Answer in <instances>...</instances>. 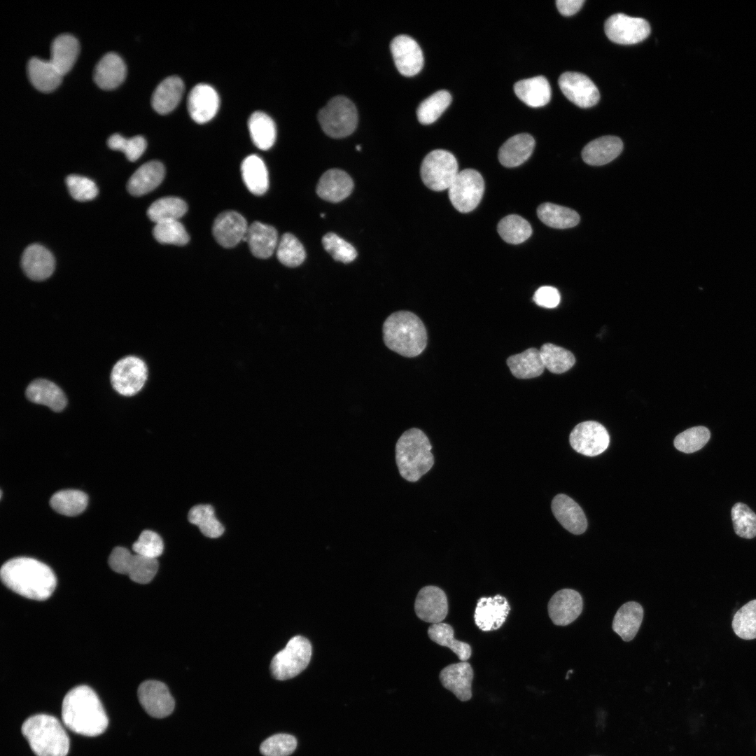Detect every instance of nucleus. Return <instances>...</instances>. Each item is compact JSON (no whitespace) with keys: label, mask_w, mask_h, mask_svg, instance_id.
<instances>
[{"label":"nucleus","mask_w":756,"mask_h":756,"mask_svg":"<svg viewBox=\"0 0 756 756\" xmlns=\"http://www.w3.org/2000/svg\"><path fill=\"white\" fill-rule=\"evenodd\" d=\"M24 272L31 279L42 281L48 278L55 269L52 254L44 246L34 244L28 246L22 255Z\"/></svg>","instance_id":"25"},{"label":"nucleus","mask_w":756,"mask_h":756,"mask_svg":"<svg viewBox=\"0 0 756 756\" xmlns=\"http://www.w3.org/2000/svg\"><path fill=\"white\" fill-rule=\"evenodd\" d=\"M27 398L36 404L43 405L54 412H61L66 405V396L55 383L45 379L32 381L25 391Z\"/></svg>","instance_id":"29"},{"label":"nucleus","mask_w":756,"mask_h":756,"mask_svg":"<svg viewBox=\"0 0 756 756\" xmlns=\"http://www.w3.org/2000/svg\"><path fill=\"white\" fill-rule=\"evenodd\" d=\"M184 90L182 80L175 76L163 80L153 92L151 104L154 110L164 115L172 111L178 104Z\"/></svg>","instance_id":"33"},{"label":"nucleus","mask_w":756,"mask_h":756,"mask_svg":"<svg viewBox=\"0 0 756 756\" xmlns=\"http://www.w3.org/2000/svg\"><path fill=\"white\" fill-rule=\"evenodd\" d=\"M535 140L529 134H516L508 139L500 148L498 160L506 167L519 166L531 155Z\"/></svg>","instance_id":"31"},{"label":"nucleus","mask_w":756,"mask_h":756,"mask_svg":"<svg viewBox=\"0 0 756 756\" xmlns=\"http://www.w3.org/2000/svg\"><path fill=\"white\" fill-rule=\"evenodd\" d=\"M552 511L557 521L569 532L579 535L587 527V522L582 509L569 496L560 493L552 501Z\"/></svg>","instance_id":"23"},{"label":"nucleus","mask_w":756,"mask_h":756,"mask_svg":"<svg viewBox=\"0 0 756 756\" xmlns=\"http://www.w3.org/2000/svg\"><path fill=\"white\" fill-rule=\"evenodd\" d=\"M126 72L122 59L115 52H108L96 65L94 80L103 90H113L124 81Z\"/></svg>","instance_id":"30"},{"label":"nucleus","mask_w":756,"mask_h":756,"mask_svg":"<svg viewBox=\"0 0 756 756\" xmlns=\"http://www.w3.org/2000/svg\"><path fill=\"white\" fill-rule=\"evenodd\" d=\"M497 230L507 243L519 244L528 239L532 234L530 223L520 216L512 214L502 218Z\"/></svg>","instance_id":"46"},{"label":"nucleus","mask_w":756,"mask_h":756,"mask_svg":"<svg viewBox=\"0 0 756 756\" xmlns=\"http://www.w3.org/2000/svg\"><path fill=\"white\" fill-rule=\"evenodd\" d=\"M155 239L161 244L183 246L190 239L184 226L178 220L155 223L153 230Z\"/></svg>","instance_id":"52"},{"label":"nucleus","mask_w":756,"mask_h":756,"mask_svg":"<svg viewBox=\"0 0 756 756\" xmlns=\"http://www.w3.org/2000/svg\"><path fill=\"white\" fill-rule=\"evenodd\" d=\"M107 144L112 150L123 152L131 162L138 160L146 148L145 139L139 135L127 139L114 134L108 138Z\"/></svg>","instance_id":"54"},{"label":"nucleus","mask_w":756,"mask_h":756,"mask_svg":"<svg viewBox=\"0 0 756 756\" xmlns=\"http://www.w3.org/2000/svg\"><path fill=\"white\" fill-rule=\"evenodd\" d=\"M484 190V181L476 170L466 169L458 173L448 188L449 198L454 207L461 213L475 209Z\"/></svg>","instance_id":"9"},{"label":"nucleus","mask_w":756,"mask_h":756,"mask_svg":"<svg viewBox=\"0 0 756 756\" xmlns=\"http://www.w3.org/2000/svg\"><path fill=\"white\" fill-rule=\"evenodd\" d=\"M539 351L545 368L552 373H564L575 363V356L570 351L551 343L544 344Z\"/></svg>","instance_id":"45"},{"label":"nucleus","mask_w":756,"mask_h":756,"mask_svg":"<svg viewBox=\"0 0 756 756\" xmlns=\"http://www.w3.org/2000/svg\"><path fill=\"white\" fill-rule=\"evenodd\" d=\"M710 438V430L705 426H694L678 434L674 439L675 447L684 453L695 452L703 448Z\"/></svg>","instance_id":"51"},{"label":"nucleus","mask_w":756,"mask_h":756,"mask_svg":"<svg viewBox=\"0 0 756 756\" xmlns=\"http://www.w3.org/2000/svg\"><path fill=\"white\" fill-rule=\"evenodd\" d=\"M353 188L354 182L346 172L339 169H331L319 178L316 193L326 201L339 202L349 196Z\"/></svg>","instance_id":"24"},{"label":"nucleus","mask_w":756,"mask_h":756,"mask_svg":"<svg viewBox=\"0 0 756 756\" xmlns=\"http://www.w3.org/2000/svg\"><path fill=\"white\" fill-rule=\"evenodd\" d=\"M276 256L283 265L295 267L304 262L306 253L303 245L293 234L285 233L279 241Z\"/></svg>","instance_id":"48"},{"label":"nucleus","mask_w":756,"mask_h":756,"mask_svg":"<svg viewBox=\"0 0 756 756\" xmlns=\"http://www.w3.org/2000/svg\"><path fill=\"white\" fill-rule=\"evenodd\" d=\"M147 372L146 365L141 358L127 356L114 365L111 374V383L119 394L132 396L143 388Z\"/></svg>","instance_id":"11"},{"label":"nucleus","mask_w":756,"mask_h":756,"mask_svg":"<svg viewBox=\"0 0 756 756\" xmlns=\"http://www.w3.org/2000/svg\"><path fill=\"white\" fill-rule=\"evenodd\" d=\"M108 565L115 572L127 575L132 581L140 584L150 582L158 568L156 559L131 554L122 547H116L112 550L108 557Z\"/></svg>","instance_id":"10"},{"label":"nucleus","mask_w":756,"mask_h":756,"mask_svg":"<svg viewBox=\"0 0 756 756\" xmlns=\"http://www.w3.org/2000/svg\"><path fill=\"white\" fill-rule=\"evenodd\" d=\"M451 102L450 93L444 90L435 92L424 99L418 106L416 115L423 125L434 122L442 114Z\"/></svg>","instance_id":"47"},{"label":"nucleus","mask_w":756,"mask_h":756,"mask_svg":"<svg viewBox=\"0 0 756 756\" xmlns=\"http://www.w3.org/2000/svg\"><path fill=\"white\" fill-rule=\"evenodd\" d=\"M3 583L14 592L30 599L43 601L54 592L57 580L46 564L29 557L8 560L1 568Z\"/></svg>","instance_id":"1"},{"label":"nucleus","mask_w":756,"mask_h":756,"mask_svg":"<svg viewBox=\"0 0 756 756\" xmlns=\"http://www.w3.org/2000/svg\"><path fill=\"white\" fill-rule=\"evenodd\" d=\"M558 83L565 97L580 108L592 107L600 99L597 87L583 74L565 72L560 76Z\"/></svg>","instance_id":"14"},{"label":"nucleus","mask_w":756,"mask_h":756,"mask_svg":"<svg viewBox=\"0 0 756 756\" xmlns=\"http://www.w3.org/2000/svg\"><path fill=\"white\" fill-rule=\"evenodd\" d=\"M78 52V40L71 34H61L52 43L50 61L64 76L73 67Z\"/></svg>","instance_id":"36"},{"label":"nucleus","mask_w":756,"mask_h":756,"mask_svg":"<svg viewBox=\"0 0 756 756\" xmlns=\"http://www.w3.org/2000/svg\"><path fill=\"white\" fill-rule=\"evenodd\" d=\"M243 181L255 195H263L269 187L268 172L263 160L256 155L247 156L241 165Z\"/></svg>","instance_id":"37"},{"label":"nucleus","mask_w":756,"mask_h":756,"mask_svg":"<svg viewBox=\"0 0 756 756\" xmlns=\"http://www.w3.org/2000/svg\"><path fill=\"white\" fill-rule=\"evenodd\" d=\"M533 300L538 306L554 308L559 304L560 294L554 287L541 286L535 292Z\"/></svg>","instance_id":"58"},{"label":"nucleus","mask_w":756,"mask_h":756,"mask_svg":"<svg viewBox=\"0 0 756 756\" xmlns=\"http://www.w3.org/2000/svg\"><path fill=\"white\" fill-rule=\"evenodd\" d=\"M473 670L467 662L452 664L440 673L442 685L451 691L460 701H466L472 697L471 685Z\"/></svg>","instance_id":"22"},{"label":"nucleus","mask_w":756,"mask_h":756,"mask_svg":"<svg viewBox=\"0 0 756 756\" xmlns=\"http://www.w3.org/2000/svg\"><path fill=\"white\" fill-rule=\"evenodd\" d=\"M248 225L245 218L234 211L220 213L215 219L212 232L216 241L225 248H232L244 241Z\"/></svg>","instance_id":"20"},{"label":"nucleus","mask_w":756,"mask_h":756,"mask_svg":"<svg viewBox=\"0 0 756 756\" xmlns=\"http://www.w3.org/2000/svg\"><path fill=\"white\" fill-rule=\"evenodd\" d=\"M252 141L260 150H268L274 144L276 136L275 123L266 113L255 111L248 120Z\"/></svg>","instance_id":"39"},{"label":"nucleus","mask_w":756,"mask_h":756,"mask_svg":"<svg viewBox=\"0 0 756 756\" xmlns=\"http://www.w3.org/2000/svg\"><path fill=\"white\" fill-rule=\"evenodd\" d=\"M356 149H357V150H358V151H359V150H360V149H361V146H360V145H357V146H356Z\"/></svg>","instance_id":"60"},{"label":"nucleus","mask_w":756,"mask_h":756,"mask_svg":"<svg viewBox=\"0 0 756 756\" xmlns=\"http://www.w3.org/2000/svg\"><path fill=\"white\" fill-rule=\"evenodd\" d=\"M432 445L426 433L418 428L405 430L395 446L396 464L400 477L414 483L434 465Z\"/></svg>","instance_id":"3"},{"label":"nucleus","mask_w":756,"mask_h":756,"mask_svg":"<svg viewBox=\"0 0 756 756\" xmlns=\"http://www.w3.org/2000/svg\"><path fill=\"white\" fill-rule=\"evenodd\" d=\"M569 441L577 452L588 456L603 453L608 447L610 436L605 427L598 422H582L572 430Z\"/></svg>","instance_id":"13"},{"label":"nucleus","mask_w":756,"mask_h":756,"mask_svg":"<svg viewBox=\"0 0 756 756\" xmlns=\"http://www.w3.org/2000/svg\"><path fill=\"white\" fill-rule=\"evenodd\" d=\"M188 519L191 524L197 526L206 537L216 538L224 533V526L216 517L214 509L211 505L192 507L188 512Z\"/></svg>","instance_id":"44"},{"label":"nucleus","mask_w":756,"mask_h":756,"mask_svg":"<svg viewBox=\"0 0 756 756\" xmlns=\"http://www.w3.org/2000/svg\"><path fill=\"white\" fill-rule=\"evenodd\" d=\"M62 717L64 724L70 730L86 736H96L102 734L108 724L98 696L87 685L77 686L65 695Z\"/></svg>","instance_id":"2"},{"label":"nucleus","mask_w":756,"mask_h":756,"mask_svg":"<svg viewBox=\"0 0 756 756\" xmlns=\"http://www.w3.org/2000/svg\"><path fill=\"white\" fill-rule=\"evenodd\" d=\"M322 244L324 249L337 261L349 263L357 256L356 248L335 233L326 234L322 238Z\"/></svg>","instance_id":"53"},{"label":"nucleus","mask_w":756,"mask_h":756,"mask_svg":"<svg viewBox=\"0 0 756 756\" xmlns=\"http://www.w3.org/2000/svg\"><path fill=\"white\" fill-rule=\"evenodd\" d=\"M88 500V496L84 492L66 489L55 493L50 500V505L57 512L71 517L83 512L87 507Z\"/></svg>","instance_id":"43"},{"label":"nucleus","mask_w":756,"mask_h":756,"mask_svg":"<svg viewBox=\"0 0 756 756\" xmlns=\"http://www.w3.org/2000/svg\"><path fill=\"white\" fill-rule=\"evenodd\" d=\"M219 104L217 92L205 83L193 87L188 97L189 114L194 121L200 124L209 121L216 115Z\"/></svg>","instance_id":"21"},{"label":"nucleus","mask_w":756,"mask_h":756,"mask_svg":"<svg viewBox=\"0 0 756 756\" xmlns=\"http://www.w3.org/2000/svg\"><path fill=\"white\" fill-rule=\"evenodd\" d=\"M732 625L739 638L745 640L756 638V599L748 602L736 611Z\"/></svg>","instance_id":"49"},{"label":"nucleus","mask_w":756,"mask_h":756,"mask_svg":"<svg viewBox=\"0 0 756 756\" xmlns=\"http://www.w3.org/2000/svg\"><path fill=\"white\" fill-rule=\"evenodd\" d=\"M428 635L437 644L449 648L461 662H466L471 657L470 645L455 639L451 625L442 622L433 624L428 629Z\"/></svg>","instance_id":"41"},{"label":"nucleus","mask_w":756,"mask_h":756,"mask_svg":"<svg viewBox=\"0 0 756 756\" xmlns=\"http://www.w3.org/2000/svg\"><path fill=\"white\" fill-rule=\"evenodd\" d=\"M244 241L248 244L251 253L256 258H270L276 249L279 239L276 230L269 225L255 221L248 225Z\"/></svg>","instance_id":"26"},{"label":"nucleus","mask_w":756,"mask_h":756,"mask_svg":"<svg viewBox=\"0 0 756 756\" xmlns=\"http://www.w3.org/2000/svg\"><path fill=\"white\" fill-rule=\"evenodd\" d=\"M731 514L736 535L747 539L756 536V514L747 505L743 503H735Z\"/></svg>","instance_id":"50"},{"label":"nucleus","mask_w":756,"mask_h":756,"mask_svg":"<svg viewBox=\"0 0 756 756\" xmlns=\"http://www.w3.org/2000/svg\"><path fill=\"white\" fill-rule=\"evenodd\" d=\"M643 619V608L636 601H629L620 606L614 616L612 627L624 641L636 636Z\"/></svg>","instance_id":"32"},{"label":"nucleus","mask_w":756,"mask_h":756,"mask_svg":"<svg viewBox=\"0 0 756 756\" xmlns=\"http://www.w3.org/2000/svg\"><path fill=\"white\" fill-rule=\"evenodd\" d=\"M27 74L33 86L43 92L55 90L61 83L62 74L50 60L32 57L27 64Z\"/></svg>","instance_id":"35"},{"label":"nucleus","mask_w":756,"mask_h":756,"mask_svg":"<svg viewBox=\"0 0 756 756\" xmlns=\"http://www.w3.org/2000/svg\"><path fill=\"white\" fill-rule=\"evenodd\" d=\"M165 169L157 160L149 161L139 167L130 178L127 188L134 196L145 195L156 188L163 181Z\"/></svg>","instance_id":"27"},{"label":"nucleus","mask_w":756,"mask_h":756,"mask_svg":"<svg viewBox=\"0 0 756 756\" xmlns=\"http://www.w3.org/2000/svg\"><path fill=\"white\" fill-rule=\"evenodd\" d=\"M188 211L184 200L176 197H165L155 201L147 210L150 220L155 223L178 220Z\"/></svg>","instance_id":"42"},{"label":"nucleus","mask_w":756,"mask_h":756,"mask_svg":"<svg viewBox=\"0 0 756 756\" xmlns=\"http://www.w3.org/2000/svg\"><path fill=\"white\" fill-rule=\"evenodd\" d=\"M312 652V645L307 638L302 636L291 638L271 661L270 670L273 677L279 680L295 677L308 666Z\"/></svg>","instance_id":"7"},{"label":"nucleus","mask_w":756,"mask_h":756,"mask_svg":"<svg viewBox=\"0 0 756 756\" xmlns=\"http://www.w3.org/2000/svg\"><path fill=\"white\" fill-rule=\"evenodd\" d=\"M582 596L572 589L556 592L547 605L549 617L557 626H566L574 622L582 613Z\"/></svg>","instance_id":"17"},{"label":"nucleus","mask_w":756,"mask_h":756,"mask_svg":"<svg viewBox=\"0 0 756 756\" xmlns=\"http://www.w3.org/2000/svg\"><path fill=\"white\" fill-rule=\"evenodd\" d=\"M297 746L296 738L290 734H277L265 740L260 746L264 756H288Z\"/></svg>","instance_id":"55"},{"label":"nucleus","mask_w":756,"mask_h":756,"mask_svg":"<svg viewBox=\"0 0 756 756\" xmlns=\"http://www.w3.org/2000/svg\"><path fill=\"white\" fill-rule=\"evenodd\" d=\"M66 183L71 196L76 200L85 202L94 199L98 188L93 181L75 174L69 175Z\"/></svg>","instance_id":"57"},{"label":"nucleus","mask_w":756,"mask_h":756,"mask_svg":"<svg viewBox=\"0 0 756 756\" xmlns=\"http://www.w3.org/2000/svg\"><path fill=\"white\" fill-rule=\"evenodd\" d=\"M139 703L152 717L162 718L174 708V700L167 687L158 680L143 682L137 691Z\"/></svg>","instance_id":"15"},{"label":"nucleus","mask_w":756,"mask_h":756,"mask_svg":"<svg viewBox=\"0 0 756 756\" xmlns=\"http://www.w3.org/2000/svg\"><path fill=\"white\" fill-rule=\"evenodd\" d=\"M604 31L611 41L632 45L643 41L650 35V26L643 18L617 13L606 20Z\"/></svg>","instance_id":"12"},{"label":"nucleus","mask_w":756,"mask_h":756,"mask_svg":"<svg viewBox=\"0 0 756 756\" xmlns=\"http://www.w3.org/2000/svg\"><path fill=\"white\" fill-rule=\"evenodd\" d=\"M391 52L398 71L405 76L417 74L424 66V55L417 42L412 37L401 34L390 44Z\"/></svg>","instance_id":"16"},{"label":"nucleus","mask_w":756,"mask_h":756,"mask_svg":"<svg viewBox=\"0 0 756 756\" xmlns=\"http://www.w3.org/2000/svg\"><path fill=\"white\" fill-rule=\"evenodd\" d=\"M383 339L388 349L409 358L419 355L427 344L423 322L408 311H398L387 317L383 324Z\"/></svg>","instance_id":"4"},{"label":"nucleus","mask_w":756,"mask_h":756,"mask_svg":"<svg viewBox=\"0 0 756 756\" xmlns=\"http://www.w3.org/2000/svg\"><path fill=\"white\" fill-rule=\"evenodd\" d=\"M163 549L161 537L150 530L143 531L138 540L132 545L134 553L150 559H157L162 554Z\"/></svg>","instance_id":"56"},{"label":"nucleus","mask_w":756,"mask_h":756,"mask_svg":"<svg viewBox=\"0 0 756 756\" xmlns=\"http://www.w3.org/2000/svg\"><path fill=\"white\" fill-rule=\"evenodd\" d=\"M22 733L37 756H66L69 752V737L53 716L38 714L29 718L22 726Z\"/></svg>","instance_id":"5"},{"label":"nucleus","mask_w":756,"mask_h":756,"mask_svg":"<svg viewBox=\"0 0 756 756\" xmlns=\"http://www.w3.org/2000/svg\"><path fill=\"white\" fill-rule=\"evenodd\" d=\"M537 215L546 225L558 229L575 227L580 219L575 211L549 202L543 203L538 207Z\"/></svg>","instance_id":"40"},{"label":"nucleus","mask_w":756,"mask_h":756,"mask_svg":"<svg viewBox=\"0 0 756 756\" xmlns=\"http://www.w3.org/2000/svg\"><path fill=\"white\" fill-rule=\"evenodd\" d=\"M510 610L508 601L500 594L482 597L477 601L475 610V624L483 631L496 630L504 624Z\"/></svg>","instance_id":"19"},{"label":"nucleus","mask_w":756,"mask_h":756,"mask_svg":"<svg viewBox=\"0 0 756 756\" xmlns=\"http://www.w3.org/2000/svg\"><path fill=\"white\" fill-rule=\"evenodd\" d=\"M514 91L517 97L531 107L546 105L551 98V88L547 78L538 76L517 82Z\"/></svg>","instance_id":"34"},{"label":"nucleus","mask_w":756,"mask_h":756,"mask_svg":"<svg viewBox=\"0 0 756 756\" xmlns=\"http://www.w3.org/2000/svg\"><path fill=\"white\" fill-rule=\"evenodd\" d=\"M424 185L434 191L448 189L458 174V162L450 152L437 149L430 152L421 165Z\"/></svg>","instance_id":"8"},{"label":"nucleus","mask_w":756,"mask_h":756,"mask_svg":"<svg viewBox=\"0 0 756 756\" xmlns=\"http://www.w3.org/2000/svg\"><path fill=\"white\" fill-rule=\"evenodd\" d=\"M584 2V0H557L556 5L561 15L570 16L582 8Z\"/></svg>","instance_id":"59"},{"label":"nucleus","mask_w":756,"mask_h":756,"mask_svg":"<svg viewBox=\"0 0 756 756\" xmlns=\"http://www.w3.org/2000/svg\"><path fill=\"white\" fill-rule=\"evenodd\" d=\"M414 610L417 617L426 622H442L448 613V601L446 594L436 586H426L419 592Z\"/></svg>","instance_id":"18"},{"label":"nucleus","mask_w":756,"mask_h":756,"mask_svg":"<svg viewBox=\"0 0 756 756\" xmlns=\"http://www.w3.org/2000/svg\"><path fill=\"white\" fill-rule=\"evenodd\" d=\"M318 120L328 136L343 138L353 133L357 127V109L346 97H334L320 109Z\"/></svg>","instance_id":"6"},{"label":"nucleus","mask_w":756,"mask_h":756,"mask_svg":"<svg viewBox=\"0 0 756 756\" xmlns=\"http://www.w3.org/2000/svg\"><path fill=\"white\" fill-rule=\"evenodd\" d=\"M622 149L623 143L619 137L604 136L588 143L582 150V157L589 165L601 166L615 159Z\"/></svg>","instance_id":"28"},{"label":"nucleus","mask_w":756,"mask_h":756,"mask_svg":"<svg viewBox=\"0 0 756 756\" xmlns=\"http://www.w3.org/2000/svg\"><path fill=\"white\" fill-rule=\"evenodd\" d=\"M507 365L512 374L519 379H530L540 376L545 370L540 351L529 348L510 356Z\"/></svg>","instance_id":"38"}]
</instances>
